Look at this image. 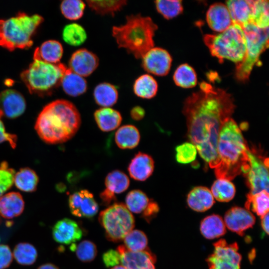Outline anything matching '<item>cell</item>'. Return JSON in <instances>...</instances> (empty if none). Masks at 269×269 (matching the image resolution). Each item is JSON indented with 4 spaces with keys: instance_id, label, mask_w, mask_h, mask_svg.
Segmentation results:
<instances>
[{
    "instance_id": "cell-30",
    "label": "cell",
    "mask_w": 269,
    "mask_h": 269,
    "mask_svg": "<svg viewBox=\"0 0 269 269\" xmlns=\"http://www.w3.org/2000/svg\"><path fill=\"white\" fill-rule=\"evenodd\" d=\"M133 91L141 98L150 99L153 98L158 91V84L156 80L149 74L139 76L134 82Z\"/></svg>"
},
{
    "instance_id": "cell-27",
    "label": "cell",
    "mask_w": 269,
    "mask_h": 269,
    "mask_svg": "<svg viewBox=\"0 0 269 269\" xmlns=\"http://www.w3.org/2000/svg\"><path fill=\"white\" fill-rule=\"evenodd\" d=\"M115 140L117 146L121 149L134 148L139 143L140 134L134 126L124 125L116 132Z\"/></svg>"
},
{
    "instance_id": "cell-55",
    "label": "cell",
    "mask_w": 269,
    "mask_h": 269,
    "mask_svg": "<svg viewBox=\"0 0 269 269\" xmlns=\"http://www.w3.org/2000/svg\"><path fill=\"white\" fill-rule=\"evenodd\" d=\"M111 269H127L122 265H118V266L114 267Z\"/></svg>"
},
{
    "instance_id": "cell-18",
    "label": "cell",
    "mask_w": 269,
    "mask_h": 269,
    "mask_svg": "<svg viewBox=\"0 0 269 269\" xmlns=\"http://www.w3.org/2000/svg\"><path fill=\"white\" fill-rule=\"evenodd\" d=\"M53 239L57 243L69 245L79 240L82 231L77 222L68 218L57 221L52 230Z\"/></svg>"
},
{
    "instance_id": "cell-3",
    "label": "cell",
    "mask_w": 269,
    "mask_h": 269,
    "mask_svg": "<svg viewBox=\"0 0 269 269\" xmlns=\"http://www.w3.org/2000/svg\"><path fill=\"white\" fill-rule=\"evenodd\" d=\"M248 147L237 124L232 118L227 120L218 135L217 165L214 168L217 178L231 180L242 173L248 160Z\"/></svg>"
},
{
    "instance_id": "cell-46",
    "label": "cell",
    "mask_w": 269,
    "mask_h": 269,
    "mask_svg": "<svg viewBox=\"0 0 269 269\" xmlns=\"http://www.w3.org/2000/svg\"><path fill=\"white\" fill-rule=\"evenodd\" d=\"M15 171L3 161L0 164V197L13 185Z\"/></svg>"
},
{
    "instance_id": "cell-8",
    "label": "cell",
    "mask_w": 269,
    "mask_h": 269,
    "mask_svg": "<svg viewBox=\"0 0 269 269\" xmlns=\"http://www.w3.org/2000/svg\"><path fill=\"white\" fill-rule=\"evenodd\" d=\"M246 41V53L243 61L236 65L235 76L240 82L249 79L254 66L269 46V28H261L252 23L242 26Z\"/></svg>"
},
{
    "instance_id": "cell-13",
    "label": "cell",
    "mask_w": 269,
    "mask_h": 269,
    "mask_svg": "<svg viewBox=\"0 0 269 269\" xmlns=\"http://www.w3.org/2000/svg\"><path fill=\"white\" fill-rule=\"evenodd\" d=\"M68 204L71 213L78 217L91 218L97 213L99 209L93 195L86 189L71 194Z\"/></svg>"
},
{
    "instance_id": "cell-40",
    "label": "cell",
    "mask_w": 269,
    "mask_h": 269,
    "mask_svg": "<svg viewBox=\"0 0 269 269\" xmlns=\"http://www.w3.org/2000/svg\"><path fill=\"white\" fill-rule=\"evenodd\" d=\"M85 7V2L81 0H65L60 5L62 15L71 20L81 18L84 14Z\"/></svg>"
},
{
    "instance_id": "cell-5",
    "label": "cell",
    "mask_w": 269,
    "mask_h": 269,
    "mask_svg": "<svg viewBox=\"0 0 269 269\" xmlns=\"http://www.w3.org/2000/svg\"><path fill=\"white\" fill-rule=\"evenodd\" d=\"M43 20L39 14L29 15L22 12L0 19V46L10 51L30 47L32 37Z\"/></svg>"
},
{
    "instance_id": "cell-50",
    "label": "cell",
    "mask_w": 269,
    "mask_h": 269,
    "mask_svg": "<svg viewBox=\"0 0 269 269\" xmlns=\"http://www.w3.org/2000/svg\"><path fill=\"white\" fill-rule=\"evenodd\" d=\"M159 206L157 203L153 200L150 199V202L141 214V216L147 222H149L159 211Z\"/></svg>"
},
{
    "instance_id": "cell-49",
    "label": "cell",
    "mask_w": 269,
    "mask_h": 269,
    "mask_svg": "<svg viewBox=\"0 0 269 269\" xmlns=\"http://www.w3.org/2000/svg\"><path fill=\"white\" fill-rule=\"evenodd\" d=\"M3 115L2 111L0 110V143L7 141L12 148H15L16 145L17 137L15 135L6 132L1 121V117Z\"/></svg>"
},
{
    "instance_id": "cell-54",
    "label": "cell",
    "mask_w": 269,
    "mask_h": 269,
    "mask_svg": "<svg viewBox=\"0 0 269 269\" xmlns=\"http://www.w3.org/2000/svg\"><path fill=\"white\" fill-rule=\"evenodd\" d=\"M37 269H59L56 266L51 263L44 264L39 266Z\"/></svg>"
},
{
    "instance_id": "cell-35",
    "label": "cell",
    "mask_w": 269,
    "mask_h": 269,
    "mask_svg": "<svg viewBox=\"0 0 269 269\" xmlns=\"http://www.w3.org/2000/svg\"><path fill=\"white\" fill-rule=\"evenodd\" d=\"M89 7L95 12L100 15L111 14L120 11L127 3L125 0H86Z\"/></svg>"
},
{
    "instance_id": "cell-16",
    "label": "cell",
    "mask_w": 269,
    "mask_h": 269,
    "mask_svg": "<svg viewBox=\"0 0 269 269\" xmlns=\"http://www.w3.org/2000/svg\"><path fill=\"white\" fill-rule=\"evenodd\" d=\"M256 218L253 214L246 208L233 207L228 210L224 216V223L230 231L243 236L245 231L252 228Z\"/></svg>"
},
{
    "instance_id": "cell-52",
    "label": "cell",
    "mask_w": 269,
    "mask_h": 269,
    "mask_svg": "<svg viewBox=\"0 0 269 269\" xmlns=\"http://www.w3.org/2000/svg\"><path fill=\"white\" fill-rule=\"evenodd\" d=\"M102 203L105 205H109L111 202L116 200L115 195L111 193L105 189L100 194Z\"/></svg>"
},
{
    "instance_id": "cell-44",
    "label": "cell",
    "mask_w": 269,
    "mask_h": 269,
    "mask_svg": "<svg viewBox=\"0 0 269 269\" xmlns=\"http://www.w3.org/2000/svg\"><path fill=\"white\" fill-rule=\"evenodd\" d=\"M176 161L180 163L188 164L196 159L197 150L190 142H186L176 146L175 148Z\"/></svg>"
},
{
    "instance_id": "cell-53",
    "label": "cell",
    "mask_w": 269,
    "mask_h": 269,
    "mask_svg": "<svg viewBox=\"0 0 269 269\" xmlns=\"http://www.w3.org/2000/svg\"><path fill=\"white\" fill-rule=\"evenodd\" d=\"M261 226L263 230L267 235L269 234V213L261 217Z\"/></svg>"
},
{
    "instance_id": "cell-22",
    "label": "cell",
    "mask_w": 269,
    "mask_h": 269,
    "mask_svg": "<svg viewBox=\"0 0 269 269\" xmlns=\"http://www.w3.org/2000/svg\"><path fill=\"white\" fill-rule=\"evenodd\" d=\"M24 202L21 195L10 192L0 197V216L10 219L19 216L23 211Z\"/></svg>"
},
{
    "instance_id": "cell-1",
    "label": "cell",
    "mask_w": 269,
    "mask_h": 269,
    "mask_svg": "<svg viewBox=\"0 0 269 269\" xmlns=\"http://www.w3.org/2000/svg\"><path fill=\"white\" fill-rule=\"evenodd\" d=\"M235 108L230 94L206 82L201 83L199 90L184 102L182 112L186 120L188 138L211 168L217 165L220 130L231 118Z\"/></svg>"
},
{
    "instance_id": "cell-34",
    "label": "cell",
    "mask_w": 269,
    "mask_h": 269,
    "mask_svg": "<svg viewBox=\"0 0 269 269\" xmlns=\"http://www.w3.org/2000/svg\"><path fill=\"white\" fill-rule=\"evenodd\" d=\"M62 36L67 44L73 46H78L86 41L87 39V33L81 25L77 23H71L64 26Z\"/></svg>"
},
{
    "instance_id": "cell-45",
    "label": "cell",
    "mask_w": 269,
    "mask_h": 269,
    "mask_svg": "<svg viewBox=\"0 0 269 269\" xmlns=\"http://www.w3.org/2000/svg\"><path fill=\"white\" fill-rule=\"evenodd\" d=\"M76 254L81 261L90 262L95 259L97 254L96 245L92 242L85 240L81 242L76 247Z\"/></svg>"
},
{
    "instance_id": "cell-47",
    "label": "cell",
    "mask_w": 269,
    "mask_h": 269,
    "mask_svg": "<svg viewBox=\"0 0 269 269\" xmlns=\"http://www.w3.org/2000/svg\"><path fill=\"white\" fill-rule=\"evenodd\" d=\"M103 261L107 268L121 265V255L117 250H110L103 254Z\"/></svg>"
},
{
    "instance_id": "cell-48",
    "label": "cell",
    "mask_w": 269,
    "mask_h": 269,
    "mask_svg": "<svg viewBox=\"0 0 269 269\" xmlns=\"http://www.w3.org/2000/svg\"><path fill=\"white\" fill-rule=\"evenodd\" d=\"M12 259V253L9 247L6 245L0 244V269L8 268Z\"/></svg>"
},
{
    "instance_id": "cell-26",
    "label": "cell",
    "mask_w": 269,
    "mask_h": 269,
    "mask_svg": "<svg viewBox=\"0 0 269 269\" xmlns=\"http://www.w3.org/2000/svg\"><path fill=\"white\" fill-rule=\"evenodd\" d=\"M64 92L71 97H78L86 92L88 84L85 78L72 72L68 68L61 82Z\"/></svg>"
},
{
    "instance_id": "cell-25",
    "label": "cell",
    "mask_w": 269,
    "mask_h": 269,
    "mask_svg": "<svg viewBox=\"0 0 269 269\" xmlns=\"http://www.w3.org/2000/svg\"><path fill=\"white\" fill-rule=\"evenodd\" d=\"M63 54V48L60 42L48 40L35 49L33 56L47 63L56 64L60 62Z\"/></svg>"
},
{
    "instance_id": "cell-28",
    "label": "cell",
    "mask_w": 269,
    "mask_h": 269,
    "mask_svg": "<svg viewBox=\"0 0 269 269\" xmlns=\"http://www.w3.org/2000/svg\"><path fill=\"white\" fill-rule=\"evenodd\" d=\"M200 230L201 234L209 240L219 238L226 232L224 220L221 216L216 214L204 218L200 223Z\"/></svg>"
},
{
    "instance_id": "cell-14",
    "label": "cell",
    "mask_w": 269,
    "mask_h": 269,
    "mask_svg": "<svg viewBox=\"0 0 269 269\" xmlns=\"http://www.w3.org/2000/svg\"><path fill=\"white\" fill-rule=\"evenodd\" d=\"M97 55L86 48L76 50L71 55L68 67L72 72L85 78L91 75L98 68Z\"/></svg>"
},
{
    "instance_id": "cell-38",
    "label": "cell",
    "mask_w": 269,
    "mask_h": 269,
    "mask_svg": "<svg viewBox=\"0 0 269 269\" xmlns=\"http://www.w3.org/2000/svg\"><path fill=\"white\" fill-rule=\"evenodd\" d=\"M211 193L220 202H229L234 197L235 187L230 180L224 178H217L211 187Z\"/></svg>"
},
{
    "instance_id": "cell-4",
    "label": "cell",
    "mask_w": 269,
    "mask_h": 269,
    "mask_svg": "<svg viewBox=\"0 0 269 269\" xmlns=\"http://www.w3.org/2000/svg\"><path fill=\"white\" fill-rule=\"evenodd\" d=\"M157 25L149 16L140 14L126 16L123 24L114 26L112 34L119 48H124L136 59L154 47V36Z\"/></svg>"
},
{
    "instance_id": "cell-41",
    "label": "cell",
    "mask_w": 269,
    "mask_h": 269,
    "mask_svg": "<svg viewBox=\"0 0 269 269\" xmlns=\"http://www.w3.org/2000/svg\"><path fill=\"white\" fill-rule=\"evenodd\" d=\"M124 242L126 248L131 252H141L148 249L147 237L138 230L131 231L124 239Z\"/></svg>"
},
{
    "instance_id": "cell-17",
    "label": "cell",
    "mask_w": 269,
    "mask_h": 269,
    "mask_svg": "<svg viewBox=\"0 0 269 269\" xmlns=\"http://www.w3.org/2000/svg\"><path fill=\"white\" fill-rule=\"evenodd\" d=\"M26 109L23 96L13 89H6L0 93V110L9 119L21 115Z\"/></svg>"
},
{
    "instance_id": "cell-36",
    "label": "cell",
    "mask_w": 269,
    "mask_h": 269,
    "mask_svg": "<svg viewBox=\"0 0 269 269\" xmlns=\"http://www.w3.org/2000/svg\"><path fill=\"white\" fill-rule=\"evenodd\" d=\"M175 84L181 88H190L197 84V75L194 69L187 64L179 66L173 76Z\"/></svg>"
},
{
    "instance_id": "cell-21",
    "label": "cell",
    "mask_w": 269,
    "mask_h": 269,
    "mask_svg": "<svg viewBox=\"0 0 269 269\" xmlns=\"http://www.w3.org/2000/svg\"><path fill=\"white\" fill-rule=\"evenodd\" d=\"M255 0H230L226 1L233 23L241 26L251 23Z\"/></svg>"
},
{
    "instance_id": "cell-19",
    "label": "cell",
    "mask_w": 269,
    "mask_h": 269,
    "mask_svg": "<svg viewBox=\"0 0 269 269\" xmlns=\"http://www.w3.org/2000/svg\"><path fill=\"white\" fill-rule=\"evenodd\" d=\"M206 20L213 30L222 32L228 28L233 21L226 4L215 3L210 6L206 13Z\"/></svg>"
},
{
    "instance_id": "cell-39",
    "label": "cell",
    "mask_w": 269,
    "mask_h": 269,
    "mask_svg": "<svg viewBox=\"0 0 269 269\" xmlns=\"http://www.w3.org/2000/svg\"><path fill=\"white\" fill-rule=\"evenodd\" d=\"M13 254L17 263L23 266L32 265L38 256L36 248L28 243L17 244L14 247Z\"/></svg>"
},
{
    "instance_id": "cell-12",
    "label": "cell",
    "mask_w": 269,
    "mask_h": 269,
    "mask_svg": "<svg viewBox=\"0 0 269 269\" xmlns=\"http://www.w3.org/2000/svg\"><path fill=\"white\" fill-rule=\"evenodd\" d=\"M141 66L149 74L158 76L166 75L171 68L172 58L165 49L153 47L141 58Z\"/></svg>"
},
{
    "instance_id": "cell-6",
    "label": "cell",
    "mask_w": 269,
    "mask_h": 269,
    "mask_svg": "<svg viewBox=\"0 0 269 269\" xmlns=\"http://www.w3.org/2000/svg\"><path fill=\"white\" fill-rule=\"evenodd\" d=\"M67 69L63 63H47L33 56V61L21 72L20 78L31 94L49 96L61 85Z\"/></svg>"
},
{
    "instance_id": "cell-15",
    "label": "cell",
    "mask_w": 269,
    "mask_h": 269,
    "mask_svg": "<svg viewBox=\"0 0 269 269\" xmlns=\"http://www.w3.org/2000/svg\"><path fill=\"white\" fill-rule=\"evenodd\" d=\"M117 250L121 255V265L127 269H155V256L148 249L133 252L128 250L124 245H120Z\"/></svg>"
},
{
    "instance_id": "cell-24",
    "label": "cell",
    "mask_w": 269,
    "mask_h": 269,
    "mask_svg": "<svg viewBox=\"0 0 269 269\" xmlns=\"http://www.w3.org/2000/svg\"><path fill=\"white\" fill-rule=\"evenodd\" d=\"M95 122L103 132L115 130L121 125L122 117L120 113L110 107H101L94 114Z\"/></svg>"
},
{
    "instance_id": "cell-51",
    "label": "cell",
    "mask_w": 269,
    "mask_h": 269,
    "mask_svg": "<svg viewBox=\"0 0 269 269\" xmlns=\"http://www.w3.org/2000/svg\"><path fill=\"white\" fill-rule=\"evenodd\" d=\"M145 112L141 107L136 106L133 107L130 111L131 118L134 121L141 120L144 117Z\"/></svg>"
},
{
    "instance_id": "cell-2",
    "label": "cell",
    "mask_w": 269,
    "mask_h": 269,
    "mask_svg": "<svg viewBox=\"0 0 269 269\" xmlns=\"http://www.w3.org/2000/svg\"><path fill=\"white\" fill-rule=\"evenodd\" d=\"M81 124L80 114L72 102L58 99L46 105L38 116L35 130L49 144H59L71 139Z\"/></svg>"
},
{
    "instance_id": "cell-10",
    "label": "cell",
    "mask_w": 269,
    "mask_h": 269,
    "mask_svg": "<svg viewBox=\"0 0 269 269\" xmlns=\"http://www.w3.org/2000/svg\"><path fill=\"white\" fill-rule=\"evenodd\" d=\"M247 153L248 160L242 173L246 177L249 193L255 194L262 191L269 192V158L255 148H250L249 145Z\"/></svg>"
},
{
    "instance_id": "cell-33",
    "label": "cell",
    "mask_w": 269,
    "mask_h": 269,
    "mask_svg": "<svg viewBox=\"0 0 269 269\" xmlns=\"http://www.w3.org/2000/svg\"><path fill=\"white\" fill-rule=\"evenodd\" d=\"M130 183L128 176L124 172L115 170L107 175L105 180V189L115 195L125 191Z\"/></svg>"
},
{
    "instance_id": "cell-37",
    "label": "cell",
    "mask_w": 269,
    "mask_h": 269,
    "mask_svg": "<svg viewBox=\"0 0 269 269\" xmlns=\"http://www.w3.org/2000/svg\"><path fill=\"white\" fill-rule=\"evenodd\" d=\"M125 201V205L131 212L141 214L147 207L150 199L142 191L134 189L127 194Z\"/></svg>"
},
{
    "instance_id": "cell-7",
    "label": "cell",
    "mask_w": 269,
    "mask_h": 269,
    "mask_svg": "<svg viewBox=\"0 0 269 269\" xmlns=\"http://www.w3.org/2000/svg\"><path fill=\"white\" fill-rule=\"evenodd\" d=\"M204 41L212 56L220 63L225 59L236 64L241 63L246 53V41L241 25L233 23L225 31L217 34H206Z\"/></svg>"
},
{
    "instance_id": "cell-20",
    "label": "cell",
    "mask_w": 269,
    "mask_h": 269,
    "mask_svg": "<svg viewBox=\"0 0 269 269\" xmlns=\"http://www.w3.org/2000/svg\"><path fill=\"white\" fill-rule=\"evenodd\" d=\"M154 168V162L152 157L146 153L138 152L131 160L128 170L133 179L143 181L151 175Z\"/></svg>"
},
{
    "instance_id": "cell-43",
    "label": "cell",
    "mask_w": 269,
    "mask_h": 269,
    "mask_svg": "<svg viewBox=\"0 0 269 269\" xmlns=\"http://www.w3.org/2000/svg\"><path fill=\"white\" fill-rule=\"evenodd\" d=\"M154 4L157 12L167 19L176 17L183 11L181 0H158Z\"/></svg>"
},
{
    "instance_id": "cell-29",
    "label": "cell",
    "mask_w": 269,
    "mask_h": 269,
    "mask_svg": "<svg viewBox=\"0 0 269 269\" xmlns=\"http://www.w3.org/2000/svg\"><path fill=\"white\" fill-rule=\"evenodd\" d=\"M93 97L97 105L102 107H110L117 103L119 93L114 85L108 82H102L95 87Z\"/></svg>"
},
{
    "instance_id": "cell-42",
    "label": "cell",
    "mask_w": 269,
    "mask_h": 269,
    "mask_svg": "<svg viewBox=\"0 0 269 269\" xmlns=\"http://www.w3.org/2000/svg\"><path fill=\"white\" fill-rule=\"evenodd\" d=\"M269 8L268 0H255L253 17L251 23L261 28H269Z\"/></svg>"
},
{
    "instance_id": "cell-32",
    "label": "cell",
    "mask_w": 269,
    "mask_h": 269,
    "mask_svg": "<svg viewBox=\"0 0 269 269\" xmlns=\"http://www.w3.org/2000/svg\"><path fill=\"white\" fill-rule=\"evenodd\" d=\"M246 209L261 217L269 213V192L262 191L255 194L248 193L245 203Z\"/></svg>"
},
{
    "instance_id": "cell-31",
    "label": "cell",
    "mask_w": 269,
    "mask_h": 269,
    "mask_svg": "<svg viewBox=\"0 0 269 269\" xmlns=\"http://www.w3.org/2000/svg\"><path fill=\"white\" fill-rule=\"evenodd\" d=\"M38 180V177L33 170L28 167H24L15 173L13 183L19 190L31 192L35 191Z\"/></svg>"
},
{
    "instance_id": "cell-11",
    "label": "cell",
    "mask_w": 269,
    "mask_h": 269,
    "mask_svg": "<svg viewBox=\"0 0 269 269\" xmlns=\"http://www.w3.org/2000/svg\"><path fill=\"white\" fill-rule=\"evenodd\" d=\"M214 250L206 259L209 269H240L242 256L237 243L221 239L214 244Z\"/></svg>"
},
{
    "instance_id": "cell-23",
    "label": "cell",
    "mask_w": 269,
    "mask_h": 269,
    "mask_svg": "<svg viewBox=\"0 0 269 269\" xmlns=\"http://www.w3.org/2000/svg\"><path fill=\"white\" fill-rule=\"evenodd\" d=\"M187 202L193 210L202 212L211 208L215 202L211 192L208 188L197 186L188 193Z\"/></svg>"
},
{
    "instance_id": "cell-9",
    "label": "cell",
    "mask_w": 269,
    "mask_h": 269,
    "mask_svg": "<svg viewBox=\"0 0 269 269\" xmlns=\"http://www.w3.org/2000/svg\"><path fill=\"white\" fill-rule=\"evenodd\" d=\"M99 220L107 238L113 242L123 240L134 227L133 214L122 203H115L103 210Z\"/></svg>"
}]
</instances>
